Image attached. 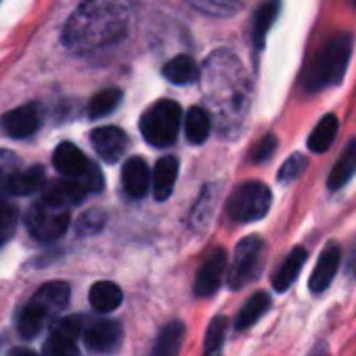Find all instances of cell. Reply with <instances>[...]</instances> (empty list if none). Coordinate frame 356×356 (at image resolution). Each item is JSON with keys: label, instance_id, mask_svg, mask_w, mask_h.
Listing matches in <instances>:
<instances>
[{"label": "cell", "instance_id": "obj_34", "mask_svg": "<svg viewBox=\"0 0 356 356\" xmlns=\"http://www.w3.org/2000/svg\"><path fill=\"white\" fill-rule=\"evenodd\" d=\"M306 165H308V159H306L302 153H293V155L281 165L277 178H279L281 183H293L296 178H300V176L304 174Z\"/></svg>", "mask_w": 356, "mask_h": 356}, {"label": "cell", "instance_id": "obj_22", "mask_svg": "<svg viewBox=\"0 0 356 356\" xmlns=\"http://www.w3.org/2000/svg\"><path fill=\"white\" fill-rule=\"evenodd\" d=\"M122 289L111 281H99L90 287L88 300L97 312H111L122 304Z\"/></svg>", "mask_w": 356, "mask_h": 356}, {"label": "cell", "instance_id": "obj_28", "mask_svg": "<svg viewBox=\"0 0 356 356\" xmlns=\"http://www.w3.org/2000/svg\"><path fill=\"white\" fill-rule=\"evenodd\" d=\"M268 306H270L268 293H264V291L254 293V296L245 302V306L241 308V312L237 314V318H235V329H237V331H243V329L252 327V325L268 310Z\"/></svg>", "mask_w": 356, "mask_h": 356}, {"label": "cell", "instance_id": "obj_4", "mask_svg": "<svg viewBox=\"0 0 356 356\" xmlns=\"http://www.w3.org/2000/svg\"><path fill=\"white\" fill-rule=\"evenodd\" d=\"M183 122V109L176 101L161 99L140 115V132L153 147H170Z\"/></svg>", "mask_w": 356, "mask_h": 356}, {"label": "cell", "instance_id": "obj_24", "mask_svg": "<svg viewBox=\"0 0 356 356\" xmlns=\"http://www.w3.org/2000/svg\"><path fill=\"white\" fill-rule=\"evenodd\" d=\"M279 7H281V0H266V3H262L258 7L256 17H254V32H252L256 49L264 47L266 34H268L270 26L275 24V19L279 15Z\"/></svg>", "mask_w": 356, "mask_h": 356}, {"label": "cell", "instance_id": "obj_39", "mask_svg": "<svg viewBox=\"0 0 356 356\" xmlns=\"http://www.w3.org/2000/svg\"><path fill=\"white\" fill-rule=\"evenodd\" d=\"M350 145H352V147H354V149H356V138H354V140H352V143H350Z\"/></svg>", "mask_w": 356, "mask_h": 356}, {"label": "cell", "instance_id": "obj_21", "mask_svg": "<svg viewBox=\"0 0 356 356\" xmlns=\"http://www.w3.org/2000/svg\"><path fill=\"white\" fill-rule=\"evenodd\" d=\"M44 185V170L40 165H30L26 170H17L7 183V191L13 195H32Z\"/></svg>", "mask_w": 356, "mask_h": 356}, {"label": "cell", "instance_id": "obj_5", "mask_svg": "<svg viewBox=\"0 0 356 356\" xmlns=\"http://www.w3.org/2000/svg\"><path fill=\"white\" fill-rule=\"evenodd\" d=\"M273 202L270 189L260 181H250L239 185L229 202H227V214L235 222H254L268 214Z\"/></svg>", "mask_w": 356, "mask_h": 356}, {"label": "cell", "instance_id": "obj_12", "mask_svg": "<svg viewBox=\"0 0 356 356\" xmlns=\"http://www.w3.org/2000/svg\"><path fill=\"white\" fill-rule=\"evenodd\" d=\"M122 341V325L118 321H95L84 331V343L95 354H111Z\"/></svg>", "mask_w": 356, "mask_h": 356}, {"label": "cell", "instance_id": "obj_11", "mask_svg": "<svg viewBox=\"0 0 356 356\" xmlns=\"http://www.w3.org/2000/svg\"><path fill=\"white\" fill-rule=\"evenodd\" d=\"M227 270V254L222 248H216L208 254V258L204 260V264L197 270L195 277V293L197 296H212L218 291L220 281L225 277Z\"/></svg>", "mask_w": 356, "mask_h": 356}, {"label": "cell", "instance_id": "obj_19", "mask_svg": "<svg viewBox=\"0 0 356 356\" xmlns=\"http://www.w3.org/2000/svg\"><path fill=\"white\" fill-rule=\"evenodd\" d=\"M306 258H308V254H306L304 248H293V250L287 254V258L281 262V266L277 268V273L273 275V287H275L277 291L289 289L291 283L298 279L302 266L306 264Z\"/></svg>", "mask_w": 356, "mask_h": 356}, {"label": "cell", "instance_id": "obj_37", "mask_svg": "<svg viewBox=\"0 0 356 356\" xmlns=\"http://www.w3.org/2000/svg\"><path fill=\"white\" fill-rule=\"evenodd\" d=\"M105 225V216L99 212V210H92V212H88V214H84L82 218H80V225H78V231L80 233H95V231H99L101 227Z\"/></svg>", "mask_w": 356, "mask_h": 356}, {"label": "cell", "instance_id": "obj_16", "mask_svg": "<svg viewBox=\"0 0 356 356\" xmlns=\"http://www.w3.org/2000/svg\"><path fill=\"white\" fill-rule=\"evenodd\" d=\"M176 178H178V159L172 155L161 157L153 168V183H151L157 202H163L172 195Z\"/></svg>", "mask_w": 356, "mask_h": 356}, {"label": "cell", "instance_id": "obj_20", "mask_svg": "<svg viewBox=\"0 0 356 356\" xmlns=\"http://www.w3.org/2000/svg\"><path fill=\"white\" fill-rule=\"evenodd\" d=\"M183 337H185V325L181 321H172L168 323L151 350V356H178L183 348Z\"/></svg>", "mask_w": 356, "mask_h": 356}, {"label": "cell", "instance_id": "obj_29", "mask_svg": "<svg viewBox=\"0 0 356 356\" xmlns=\"http://www.w3.org/2000/svg\"><path fill=\"white\" fill-rule=\"evenodd\" d=\"M354 172H356V149L352 145H348L346 153L339 157V161L333 165V170L329 174V181H327L329 189L337 191L341 185H346L350 181Z\"/></svg>", "mask_w": 356, "mask_h": 356}, {"label": "cell", "instance_id": "obj_9", "mask_svg": "<svg viewBox=\"0 0 356 356\" xmlns=\"http://www.w3.org/2000/svg\"><path fill=\"white\" fill-rule=\"evenodd\" d=\"M42 124V111L36 103L22 105L17 109H11L3 115L0 126L11 138H28L32 136Z\"/></svg>", "mask_w": 356, "mask_h": 356}, {"label": "cell", "instance_id": "obj_33", "mask_svg": "<svg viewBox=\"0 0 356 356\" xmlns=\"http://www.w3.org/2000/svg\"><path fill=\"white\" fill-rule=\"evenodd\" d=\"M227 318L225 316H216L210 327H208V333H206V352L212 356L216 350H220V346L225 343V337H227Z\"/></svg>", "mask_w": 356, "mask_h": 356}, {"label": "cell", "instance_id": "obj_35", "mask_svg": "<svg viewBox=\"0 0 356 356\" xmlns=\"http://www.w3.org/2000/svg\"><path fill=\"white\" fill-rule=\"evenodd\" d=\"M19 170V157L7 149H0V187H7L9 178Z\"/></svg>", "mask_w": 356, "mask_h": 356}, {"label": "cell", "instance_id": "obj_26", "mask_svg": "<svg viewBox=\"0 0 356 356\" xmlns=\"http://www.w3.org/2000/svg\"><path fill=\"white\" fill-rule=\"evenodd\" d=\"M47 318H49L47 310H44L42 306H38L36 302H32V300H30V304L22 310L19 321H17V329H19L22 337H26V339H34V337L42 331V327H44V323H47Z\"/></svg>", "mask_w": 356, "mask_h": 356}, {"label": "cell", "instance_id": "obj_10", "mask_svg": "<svg viewBox=\"0 0 356 356\" xmlns=\"http://www.w3.org/2000/svg\"><path fill=\"white\" fill-rule=\"evenodd\" d=\"M90 143L95 147V151L99 153V157H103L107 163H115L120 161V157H124V153L128 151V134L124 130H120L118 126H101L95 128L90 134Z\"/></svg>", "mask_w": 356, "mask_h": 356}, {"label": "cell", "instance_id": "obj_38", "mask_svg": "<svg viewBox=\"0 0 356 356\" xmlns=\"http://www.w3.org/2000/svg\"><path fill=\"white\" fill-rule=\"evenodd\" d=\"M9 356H38V354L34 350H28V348H15V350H11Z\"/></svg>", "mask_w": 356, "mask_h": 356}, {"label": "cell", "instance_id": "obj_32", "mask_svg": "<svg viewBox=\"0 0 356 356\" xmlns=\"http://www.w3.org/2000/svg\"><path fill=\"white\" fill-rule=\"evenodd\" d=\"M15 229H17V210L9 202L0 200V248L13 237Z\"/></svg>", "mask_w": 356, "mask_h": 356}, {"label": "cell", "instance_id": "obj_17", "mask_svg": "<svg viewBox=\"0 0 356 356\" xmlns=\"http://www.w3.org/2000/svg\"><path fill=\"white\" fill-rule=\"evenodd\" d=\"M200 72L202 70L197 67L195 59L189 57V55H176L161 70L163 78L168 82H172V84H178V86H187V84L197 82L200 80Z\"/></svg>", "mask_w": 356, "mask_h": 356}, {"label": "cell", "instance_id": "obj_13", "mask_svg": "<svg viewBox=\"0 0 356 356\" xmlns=\"http://www.w3.org/2000/svg\"><path fill=\"white\" fill-rule=\"evenodd\" d=\"M122 187L128 197L143 200L151 187V174L149 165L140 157H130L122 168Z\"/></svg>", "mask_w": 356, "mask_h": 356}, {"label": "cell", "instance_id": "obj_27", "mask_svg": "<svg viewBox=\"0 0 356 356\" xmlns=\"http://www.w3.org/2000/svg\"><path fill=\"white\" fill-rule=\"evenodd\" d=\"M185 3H189L195 11L216 19L233 17L243 7V0H185Z\"/></svg>", "mask_w": 356, "mask_h": 356}, {"label": "cell", "instance_id": "obj_18", "mask_svg": "<svg viewBox=\"0 0 356 356\" xmlns=\"http://www.w3.org/2000/svg\"><path fill=\"white\" fill-rule=\"evenodd\" d=\"M70 293H72V291H70V285H67V283H63V281H53V283L42 285V287L36 291V296L32 298V302H36L38 306H42V308L47 310V314L51 316V314L61 312V310L67 306Z\"/></svg>", "mask_w": 356, "mask_h": 356}, {"label": "cell", "instance_id": "obj_8", "mask_svg": "<svg viewBox=\"0 0 356 356\" xmlns=\"http://www.w3.org/2000/svg\"><path fill=\"white\" fill-rule=\"evenodd\" d=\"M262 252H264V241L256 235L239 241V245L235 248L231 270H229V285L233 289H241L243 285L252 283L260 275Z\"/></svg>", "mask_w": 356, "mask_h": 356}, {"label": "cell", "instance_id": "obj_30", "mask_svg": "<svg viewBox=\"0 0 356 356\" xmlns=\"http://www.w3.org/2000/svg\"><path fill=\"white\" fill-rule=\"evenodd\" d=\"M122 101V90L120 88H105L97 92L90 103H88V115L90 118H105L115 111V107Z\"/></svg>", "mask_w": 356, "mask_h": 356}, {"label": "cell", "instance_id": "obj_6", "mask_svg": "<svg viewBox=\"0 0 356 356\" xmlns=\"http://www.w3.org/2000/svg\"><path fill=\"white\" fill-rule=\"evenodd\" d=\"M70 208L53 204L49 200H40L26 214V227L30 235L42 243L59 239L70 229Z\"/></svg>", "mask_w": 356, "mask_h": 356}, {"label": "cell", "instance_id": "obj_2", "mask_svg": "<svg viewBox=\"0 0 356 356\" xmlns=\"http://www.w3.org/2000/svg\"><path fill=\"white\" fill-rule=\"evenodd\" d=\"M204 90L225 124H235L248 111L250 80L243 63L229 49L214 51L200 72Z\"/></svg>", "mask_w": 356, "mask_h": 356}, {"label": "cell", "instance_id": "obj_15", "mask_svg": "<svg viewBox=\"0 0 356 356\" xmlns=\"http://www.w3.org/2000/svg\"><path fill=\"white\" fill-rule=\"evenodd\" d=\"M339 254L341 252H339V248L335 243H331V245H327L323 250V254H321V258H318V262H316V266L312 270V277L308 281V285H310V289L314 293L325 291L329 287V283L333 281V277L337 273V266H339Z\"/></svg>", "mask_w": 356, "mask_h": 356}, {"label": "cell", "instance_id": "obj_36", "mask_svg": "<svg viewBox=\"0 0 356 356\" xmlns=\"http://www.w3.org/2000/svg\"><path fill=\"white\" fill-rule=\"evenodd\" d=\"M275 147H277V138H275L273 134H266V136L254 147L252 159H254V161H264V159H268V157L273 155Z\"/></svg>", "mask_w": 356, "mask_h": 356}, {"label": "cell", "instance_id": "obj_1", "mask_svg": "<svg viewBox=\"0 0 356 356\" xmlns=\"http://www.w3.org/2000/svg\"><path fill=\"white\" fill-rule=\"evenodd\" d=\"M136 9V0H82L63 26L61 42L74 55L120 44L132 32Z\"/></svg>", "mask_w": 356, "mask_h": 356}, {"label": "cell", "instance_id": "obj_31", "mask_svg": "<svg viewBox=\"0 0 356 356\" xmlns=\"http://www.w3.org/2000/svg\"><path fill=\"white\" fill-rule=\"evenodd\" d=\"M42 356H78L76 339L53 329L51 337L42 346Z\"/></svg>", "mask_w": 356, "mask_h": 356}, {"label": "cell", "instance_id": "obj_25", "mask_svg": "<svg viewBox=\"0 0 356 356\" xmlns=\"http://www.w3.org/2000/svg\"><path fill=\"white\" fill-rule=\"evenodd\" d=\"M337 128H339L337 118H335L333 113L325 115V118L316 124V128L310 132V136H308V149H310L312 153H325V151L333 145V140H335V136H337Z\"/></svg>", "mask_w": 356, "mask_h": 356}, {"label": "cell", "instance_id": "obj_3", "mask_svg": "<svg viewBox=\"0 0 356 356\" xmlns=\"http://www.w3.org/2000/svg\"><path fill=\"white\" fill-rule=\"evenodd\" d=\"M352 47H354L352 34L348 32L333 34L308 63L302 80L304 88L308 92H316L327 86H337L346 76L352 57Z\"/></svg>", "mask_w": 356, "mask_h": 356}, {"label": "cell", "instance_id": "obj_23", "mask_svg": "<svg viewBox=\"0 0 356 356\" xmlns=\"http://www.w3.org/2000/svg\"><path fill=\"white\" fill-rule=\"evenodd\" d=\"M212 132V118L204 107H191L185 115V134L189 143L202 145Z\"/></svg>", "mask_w": 356, "mask_h": 356}, {"label": "cell", "instance_id": "obj_7", "mask_svg": "<svg viewBox=\"0 0 356 356\" xmlns=\"http://www.w3.org/2000/svg\"><path fill=\"white\" fill-rule=\"evenodd\" d=\"M53 165L63 174V178H74V181H84L88 189L95 193L103 187V178L99 170L86 159V155L74 143H61L53 153Z\"/></svg>", "mask_w": 356, "mask_h": 356}, {"label": "cell", "instance_id": "obj_14", "mask_svg": "<svg viewBox=\"0 0 356 356\" xmlns=\"http://www.w3.org/2000/svg\"><path fill=\"white\" fill-rule=\"evenodd\" d=\"M88 193H92L88 189V185L84 181H74V178H61V181L53 183L51 187L44 189V195L42 200H49L53 204H59V206H76L80 204Z\"/></svg>", "mask_w": 356, "mask_h": 356}]
</instances>
